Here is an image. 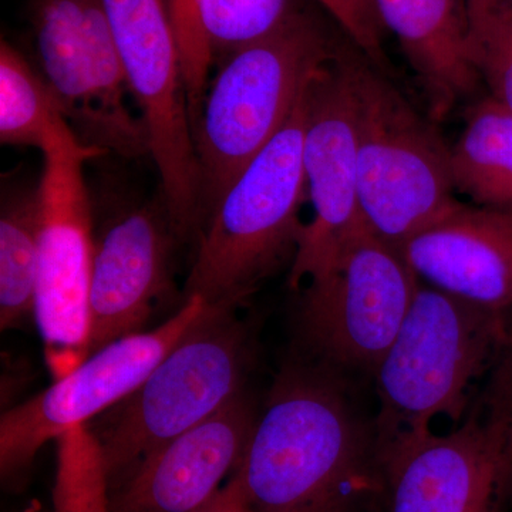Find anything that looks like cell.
I'll list each match as a JSON object with an SVG mask.
<instances>
[{
  "instance_id": "2e32d148",
  "label": "cell",
  "mask_w": 512,
  "mask_h": 512,
  "mask_svg": "<svg viewBox=\"0 0 512 512\" xmlns=\"http://www.w3.org/2000/svg\"><path fill=\"white\" fill-rule=\"evenodd\" d=\"M384 29L399 40L434 121L473 96L480 76L468 55L466 0H376Z\"/></svg>"
},
{
  "instance_id": "9c48e42d",
  "label": "cell",
  "mask_w": 512,
  "mask_h": 512,
  "mask_svg": "<svg viewBox=\"0 0 512 512\" xmlns=\"http://www.w3.org/2000/svg\"><path fill=\"white\" fill-rule=\"evenodd\" d=\"M101 151L73 131L43 151L35 318L55 379L89 357V301L94 241L92 205L83 168Z\"/></svg>"
},
{
  "instance_id": "7a4b0ae2",
  "label": "cell",
  "mask_w": 512,
  "mask_h": 512,
  "mask_svg": "<svg viewBox=\"0 0 512 512\" xmlns=\"http://www.w3.org/2000/svg\"><path fill=\"white\" fill-rule=\"evenodd\" d=\"M511 345V313L420 282L396 338L373 369L377 468L433 433L436 417L463 420L476 399L474 387Z\"/></svg>"
},
{
  "instance_id": "e0dca14e",
  "label": "cell",
  "mask_w": 512,
  "mask_h": 512,
  "mask_svg": "<svg viewBox=\"0 0 512 512\" xmlns=\"http://www.w3.org/2000/svg\"><path fill=\"white\" fill-rule=\"evenodd\" d=\"M292 8V0H170L192 121L212 57H227L268 35Z\"/></svg>"
},
{
  "instance_id": "6da1fadb",
  "label": "cell",
  "mask_w": 512,
  "mask_h": 512,
  "mask_svg": "<svg viewBox=\"0 0 512 512\" xmlns=\"http://www.w3.org/2000/svg\"><path fill=\"white\" fill-rule=\"evenodd\" d=\"M234 476L252 512H360L382 485L373 429L322 367L282 373Z\"/></svg>"
},
{
  "instance_id": "52a82bcc",
  "label": "cell",
  "mask_w": 512,
  "mask_h": 512,
  "mask_svg": "<svg viewBox=\"0 0 512 512\" xmlns=\"http://www.w3.org/2000/svg\"><path fill=\"white\" fill-rule=\"evenodd\" d=\"M389 512H500L512 474V345L460 426L379 468Z\"/></svg>"
},
{
  "instance_id": "484cf974",
  "label": "cell",
  "mask_w": 512,
  "mask_h": 512,
  "mask_svg": "<svg viewBox=\"0 0 512 512\" xmlns=\"http://www.w3.org/2000/svg\"><path fill=\"white\" fill-rule=\"evenodd\" d=\"M507 2L512 6V0H507Z\"/></svg>"
},
{
  "instance_id": "44dd1931",
  "label": "cell",
  "mask_w": 512,
  "mask_h": 512,
  "mask_svg": "<svg viewBox=\"0 0 512 512\" xmlns=\"http://www.w3.org/2000/svg\"><path fill=\"white\" fill-rule=\"evenodd\" d=\"M73 131L42 73L3 40L0 46V141L45 151Z\"/></svg>"
},
{
  "instance_id": "cb8c5ba5",
  "label": "cell",
  "mask_w": 512,
  "mask_h": 512,
  "mask_svg": "<svg viewBox=\"0 0 512 512\" xmlns=\"http://www.w3.org/2000/svg\"><path fill=\"white\" fill-rule=\"evenodd\" d=\"M194 512H252L238 478L231 474V478L218 493Z\"/></svg>"
},
{
  "instance_id": "4fadbf2b",
  "label": "cell",
  "mask_w": 512,
  "mask_h": 512,
  "mask_svg": "<svg viewBox=\"0 0 512 512\" xmlns=\"http://www.w3.org/2000/svg\"><path fill=\"white\" fill-rule=\"evenodd\" d=\"M178 239L163 197L121 212L104 228L94 245L89 356L141 332L170 288L171 255Z\"/></svg>"
},
{
  "instance_id": "603a6c76",
  "label": "cell",
  "mask_w": 512,
  "mask_h": 512,
  "mask_svg": "<svg viewBox=\"0 0 512 512\" xmlns=\"http://www.w3.org/2000/svg\"><path fill=\"white\" fill-rule=\"evenodd\" d=\"M340 28L349 42L360 50L377 69L386 70L387 57L383 50V25L377 12L376 0H318Z\"/></svg>"
},
{
  "instance_id": "5b68a950",
  "label": "cell",
  "mask_w": 512,
  "mask_h": 512,
  "mask_svg": "<svg viewBox=\"0 0 512 512\" xmlns=\"http://www.w3.org/2000/svg\"><path fill=\"white\" fill-rule=\"evenodd\" d=\"M340 57L356 103L360 217L400 249L460 202L450 147L352 42H342Z\"/></svg>"
},
{
  "instance_id": "277c9868",
  "label": "cell",
  "mask_w": 512,
  "mask_h": 512,
  "mask_svg": "<svg viewBox=\"0 0 512 512\" xmlns=\"http://www.w3.org/2000/svg\"><path fill=\"white\" fill-rule=\"evenodd\" d=\"M308 87V86H306ZM306 92V89H305ZM305 92L284 128L242 171L198 232L187 298L237 308L295 258L308 200L303 170Z\"/></svg>"
},
{
  "instance_id": "30bf717a",
  "label": "cell",
  "mask_w": 512,
  "mask_h": 512,
  "mask_svg": "<svg viewBox=\"0 0 512 512\" xmlns=\"http://www.w3.org/2000/svg\"><path fill=\"white\" fill-rule=\"evenodd\" d=\"M419 285L399 248L360 228L330 268L309 279L299 306L303 335L328 365L375 369Z\"/></svg>"
},
{
  "instance_id": "7c38bea8",
  "label": "cell",
  "mask_w": 512,
  "mask_h": 512,
  "mask_svg": "<svg viewBox=\"0 0 512 512\" xmlns=\"http://www.w3.org/2000/svg\"><path fill=\"white\" fill-rule=\"evenodd\" d=\"M340 45L305 92L302 156L313 217L303 225L292 261V288L330 268L345 242L365 227L357 197L356 103Z\"/></svg>"
},
{
  "instance_id": "5bb4252c",
  "label": "cell",
  "mask_w": 512,
  "mask_h": 512,
  "mask_svg": "<svg viewBox=\"0 0 512 512\" xmlns=\"http://www.w3.org/2000/svg\"><path fill=\"white\" fill-rule=\"evenodd\" d=\"M256 417L245 393L144 457L111 495L110 512H194L237 470Z\"/></svg>"
},
{
  "instance_id": "ffe728a7",
  "label": "cell",
  "mask_w": 512,
  "mask_h": 512,
  "mask_svg": "<svg viewBox=\"0 0 512 512\" xmlns=\"http://www.w3.org/2000/svg\"><path fill=\"white\" fill-rule=\"evenodd\" d=\"M39 184L9 183L0 205V326L16 328L35 315L39 264Z\"/></svg>"
},
{
  "instance_id": "8992f818",
  "label": "cell",
  "mask_w": 512,
  "mask_h": 512,
  "mask_svg": "<svg viewBox=\"0 0 512 512\" xmlns=\"http://www.w3.org/2000/svg\"><path fill=\"white\" fill-rule=\"evenodd\" d=\"M229 306H210L94 431L101 476L126 477L148 454L244 393L248 333Z\"/></svg>"
},
{
  "instance_id": "9a60e30c",
  "label": "cell",
  "mask_w": 512,
  "mask_h": 512,
  "mask_svg": "<svg viewBox=\"0 0 512 512\" xmlns=\"http://www.w3.org/2000/svg\"><path fill=\"white\" fill-rule=\"evenodd\" d=\"M400 252L421 284L512 312V211L458 202Z\"/></svg>"
},
{
  "instance_id": "ac0fdd59",
  "label": "cell",
  "mask_w": 512,
  "mask_h": 512,
  "mask_svg": "<svg viewBox=\"0 0 512 512\" xmlns=\"http://www.w3.org/2000/svg\"><path fill=\"white\" fill-rule=\"evenodd\" d=\"M83 5L84 0H37L33 25L42 76L74 136L92 148L94 116L86 79Z\"/></svg>"
},
{
  "instance_id": "7402d4cb",
  "label": "cell",
  "mask_w": 512,
  "mask_h": 512,
  "mask_svg": "<svg viewBox=\"0 0 512 512\" xmlns=\"http://www.w3.org/2000/svg\"><path fill=\"white\" fill-rule=\"evenodd\" d=\"M468 55L490 96L512 113V6L507 0H466Z\"/></svg>"
},
{
  "instance_id": "3957f363",
  "label": "cell",
  "mask_w": 512,
  "mask_h": 512,
  "mask_svg": "<svg viewBox=\"0 0 512 512\" xmlns=\"http://www.w3.org/2000/svg\"><path fill=\"white\" fill-rule=\"evenodd\" d=\"M340 42L315 13L293 6L278 28L224 57L194 126L201 227L248 164L284 128Z\"/></svg>"
},
{
  "instance_id": "8fae6325",
  "label": "cell",
  "mask_w": 512,
  "mask_h": 512,
  "mask_svg": "<svg viewBox=\"0 0 512 512\" xmlns=\"http://www.w3.org/2000/svg\"><path fill=\"white\" fill-rule=\"evenodd\" d=\"M198 296L150 332L134 333L97 350L49 389L2 414L3 477L28 467L47 441L77 429L130 396L207 312Z\"/></svg>"
},
{
  "instance_id": "d4e9b609",
  "label": "cell",
  "mask_w": 512,
  "mask_h": 512,
  "mask_svg": "<svg viewBox=\"0 0 512 512\" xmlns=\"http://www.w3.org/2000/svg\"><path fill=\"white\" fill-rule=\"evenodd\" d=\"M510 500L512 503V474H511V484H510Z\"/></svg>"
},
{
  "instance_id": "d6986e66",
  "label": "cell",
  "mask_w": 512,
  "mask_h": 512,
  "mask_svg": "<svg viewBox=\"0 0 512 512\" xmlns=\"http://www.w3.org/2000/svg\"><path fill=\"white\" fill-rule=\"evenodd\" d=\"M466 113V127L450 147L454 188L474 205L512 211V113L490 94Z\"/></svg>"
},
{
  "instance_id": "ba28073f",
  "label": "cell",
  "mask_w": 512,
  "mask_h": 512,
  "mask_svg": "<svg viewBox=\"0 0 512 512\" xmlns=\"http://www.w3.org/2000/svg\"><path fill=\"white\" fill-rule=\"evenodd\" d=\"M128 89L146 124L178 238L201 229L200 170L183 62L165 0H101Z\"/></svg>"
}]
</instances>
